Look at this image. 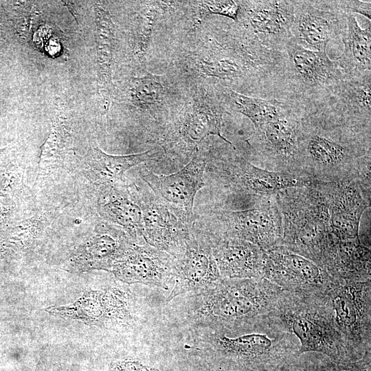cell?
<instances>
[{
  "instance_id": "26",
  "label": "cell",
  "mask_w": 371,
  "mask_h": 371,
  "mask_svg": "<svg viewBox=\"0 0 371 371\" xmlns=\"http://www.w3.org/2000/svg\"><path fill=\"white\" fill-rule=\"evenodd\" d=\"M221 96L225 105L248 117L255 128L278 120L297 107L286 101L248 96L229 88L223 89Z\"/></svg>"
},
{
  "instance_id": "11",
  "label": "cell",
  "mask_w": 371,
  "mask_h": 371,
  "mask_svg": "<svg viewBox=\"0 0 371 371\" xmlns=\"http://www.w3.org/2000/svg\"><path fill=\"white\" fill-rule=\"evenodd\" d=\"M303 110L295 107L277 120L255 128L251 145L273 171L302 175L299 162V133Z\"/></svg>"
},
{
  "instance_id": "25",
  "label": "cell",
  "mask_w": 371,
  "mask_h": 371,
  "mask_svg": "<svg viewBox=\"0 0 371 371\" xmlns=\"http://www.w3.org/2000/svg\"><path fill=\"white\" fill-rule=\"evenodd\" d=\"M157 155L154 150L126 155H112L103 152L95 144H91L87 154V164L95 179L106 188L118 184L129 168L153 159Z\"/></svg>"
},
{
  "instance_id": "22",
  "label": "cell",
  "mask_w": 371,
  "mask_h": 371,
  "mask_svg": "<svg viewBox=\"0 0 371 371\" xmlns=\"http://www.w3.org/2000/svg\"><path fill=\"white\" fill-rule=\"evenodd\" d=\"M95 37L97 54V91L101 106L107 110L113 94L112 80L115 27L105 6L98 1L93 3Z\"/></svg>"
},
{
  "instance_id": "28",
  "label": "cell",
  "mask_w": 371,
  "mask_h": 371,
  "mask_svg": "<svg viewBox=\"0 0 371 371\" xmlns=\"http://www.w3.org/2000/svg\"><path fill=\"white\" fill-rule=\"evenodd\" d=\"M128 93L132 104L144 111L160 107L166 94L161 76L144 70L131 78Z\"/></svg>"
},
{
  "instance_id": "7",
  "label": "cell",
  "mask_w": 371,
  "mask_h": 371,
  "mask_svg": "<svg viewBox=\"0 0 371 371\" xmlns=\"http://www.w3.org/2000/svg\"><path fill=\"white\" fill-rule=\"evenodd\" d=\"M325 297L353 359L371 353V280H341Z\"/></svg>"
},
{
  "instance_id": "14",
  "label": "cell",
  "mask_w": 371,
  "mask_h": 371,
  "mask_svg": "<svg viewBox=\"0 0 371 371\" xmlns=\"http://www.w3.org/2000/svg\"><path fill=\"white\" fill-rule=\"evenodd\" d=\"M174 259L173 286L168 300L187 292L205 291L223 279L207 238L192 223L184 249Z\"/></svg>"
},
{
  "instance_id": "17",
  "label": "cell",
  "mask_w": 371,
  "mask_h": 371,
  "mask_svg": "<svg viewBox=\"0 0 371 371\" xmlns=\"http://www.w3.org/2000/svg\"><path fill=\"white\" fill-rule=\"evenodd\" d=\"M109 271L127 284L155 285L167 289L173 284L175 259L147 243H133Z\"/></svg>"
},
{
  "instance_id": "18",
  "label": "cell",
  "mask_w": 371,
  "mask_h": 371,
  "mask_svg": "<svg viewBox=\"0 0 371 371\" xmlns=\"http://www.w3.org/2000/svg\"><path fill=\"white\" fill-rule=\"evenodd\" d=\"M201 231L210 243L223 278H264L265 251L258 246L242 239L217 236Z\"/></svg>"
},
{
  "instance_id": "9",
  "label": "cell",
  "mask_w": 371,
  "mask_h": 371,
  "mask_svg": "<svg viewBox=\"0 0 371 371\" xmlns=\"http://www.w3.org/2000/svg\"><path fill=\"white\" fill-rule=\"evenodd\" d=\"M263 278L283 291L325 297L341 280L322 266L282 245L265 251Z\"/></svg>"
},
{
  "instance_id": "27",
  "label": "cell",
  "mask_w": 371,
  "mask_h": 371,
  "mask_svg": "<svg viewBox=\"0 0 371 371\" xmlns=\"http://www.w3.org/2000/svg\"><path fill=\"white\" fill-rule=\"evenodd\" d=\"M54 108L52 131L41 149L40 174H46L59 166L71 142V131L66 106L60 99H57Z\"/></svg>"
},
{
  "instance_id": "5",
  "label": "cell",
  "mask_w": 371,
  "mask_h": 371,
  "mask_svg": "<svg viewBox=\"0 0 371 371\" xmlns=\"http://www.w3.org/2000/svg\"><path fill=\"white\" fill-rule=\"evenodd\" d=\"M286 65L282 87L284 101L304 111L322 106L337 86L345 78L337 60L326 52L305 49L292 37L285 45Z\"/></svg>"
},
{
  "instance_id": "13",
  "label": "cell",
  "mask_w": 371,
  "mask_h": 371,
  "mask_svg": "<svg viewBox=\"0 0 371 371\" xmlns=\"http://www.w3.org/2000/svg\"><path fill=\"white\" fill-rule=\"evenodd\" d=\"M295 1H239L238 21L264 47L284 52L293 37Z\"/></svg>"
},
{
  "instance_id": "36",
  "label": "cell",
  "mask_w": 371,
  "mask_h": 371,
  "mask_svg": "<svg viewBox=\"0 0 371 371\" xmlns=\"http://www.w3.org/2000/svg\"><path fill=\"white\" fill-rule=\"evenodd\" d=\"M1 152V150H0V153Z\"/></svg>"
},
{
  "instance_id": "30",
  "label": "cell",
  "mask_w": 371,
  "mask_h": 371,
  "mask_svg": "<svg viewBox=\"0 0 371 371\" xmlns=\"http://www.w3.org/2000/svg\"><path fill=\"white\" fill-rule=\"evenodd\" d=\"M330 362L319 353H296L258 371H328Z\"/></svg>"
},
{
  "instance_id": "33",
  "label": "cell",
  "mask_w": 371,
  "mask_h": 371,
  "mask_svg": "<svg viewBox=\"0 0 371 371\" xmlns=\"http://www.w3.org/2000/svg\"><path fill=\"white\" fill-rule=\"evenodd\" d=\"M109 371H161L137 360L124 359L112 362Z\"/></svg>"
},
{
  "instance_id": "3",
  "label": "cell",
  "mask_w": 371,
  "mask_h": 371,
  "mask_svg": "<svg viewBox=\"0 0 371 371\" xmlns=\"http://www.w3.org/2000/svg\"><path fill=\"white\" fill-rule=\"evenodd\" d=\"M283 290L265 278L225 279L203 291L199 308L212 330L271 315Z\"/></svg>"
},
{
  "instance_id": "6",
  "label": "cell",
  "mask_w": 371,
  "mask_h": 371,
  "mask_svg": "<svg viewBox=\"0 0 371 371\" xmlns=\"http://www.w3.org/2000/svg\"><path fill=\"white\" fill-rule=\"evenodd\" d=\"M193 223L207 234L242 239L264 251L280 245L283 238L282 217L276 195L248 209H214L204 215L203 220L194 218Z\"/></svg>"
},
{
  "instance_id": "16",
  "label": "cell",
  "mask_w": 371,
  "mask_h": 371,
  "mask_svg": "<svg viewBox=\"0 0 371 371\" xmlns=\"http://www.w3.org/2000/svg\"><path fill=\"white\" fill-rule=\"evenodd\" d=\"M45 311L57 317L78 319L100 327L124 325L131 317L128 295L116 288L86 291L73 304L52 306Z\"/></svg>"
},
{
  "instance_id": "23",
  "label": "cell",
  "mask_w": 371,
  "mask_h": 371,
  "mask_svg": "<svg viewBox=\"0 0 371 371\" xmlns=\"http://www.w3.org/2000/svg\"><path fill=\"white\" fill-rule=\"evenodd\" d=\"M344 49L337 60L345 78L371 73V25L361 28L354 14L348 13L346 28L341 36Z\"/></svg>"
},
{
  "instance_id": "1",
  "label": "cell",
  "mask_w": 371,
  "mask_h": 371,
  "mask_svg": "<svg viewBox=\"0 0 371 371\" xmlns=\"http://www.w3.org/2000/svg\"><path fill=\"white\" fill-rule=\"evenodd\" d=\"M298 143L304 177L337 181L370 175V128L344 122L324 108L304 111Z\"/></svg>"
},
{
  "instance_id": "19",
  "label": "cell",
  "mask_w": 371,
  "mask_h": 371,
  "mask_svg": "<svg viewBox=\"0 0 371 371\" xmlns=\"http://www.w3.org/2000/svg\"><path fill=\"white\" fill-rule=\"evenodd\" d=\"M319 108L344 122L371 128V73L344 78Z\"/></svg>"
},
{
  "instance_id": "4",
  "label": "cell",
  "mask_w": 371,
  "mask_h": 371,
  "mask_svg": "<svg viewBox=\"0 0 371 371\" xmlns=\"http://www.w3.org/2000/svg\"><path fill=\"white\" fill-rule=\"evenodd\" d=\"M325 297L283 291L272 315L298 340L299 353H319L335 364L355 361L335 326Z\"/></svg>"
},
{
  "instance_id": "34",
  "label": "cell",
  "mask_w": 371,
  "mask_h": 371,
  "mask_svg": "<svg viewBox=\"0 0 371 371\" xmlns=\"http://www.w3.org/2000/svg\"><path fill=\"white\" fill-rule=\"evenodd\" d=\"M344 10L348 13L360 14L370 21L371 1H339Z\"/></svg>"
},
{
  "instance_id": "8",
  "label": "cell",
  "mask_w": 371,
  "mask_h": 371,
  "mask_svg": "<svg viewBox=\"0 0 371 371\" xmlns=\"http://www.w3.org/2000/svg\"><path fill=\"white\" fill-rule=\"evenodd\" d=\"M205 170L225 194L274 196L289 188L309 185L313 181L258 168L237 155L207 157Z\"/></svg>"
},
{
  "instance_id": "32",
  "label": "cell",
  "mask_w": 371,
  "mask_h": 371,
  "mask_svg": "<svg viewBox=\"0 0 371 371\" xmlns=\"http://www.w3.org/2000/svg\"><path fill=\"white\" fill-rule=\"evenodd\" d=\"M328 371H371V353L349 363L335 364L330 361Z\"/></svg>"
},
{
  "instance_id": "2",
  "label": "cell",
  "mask_w": 371,
  "mask_h": 371,
  "mask_svg": "<svg viewBox=\"0 0 371 371\" xmlns=\"http://www.w3.org/2000/svg\"><path fill=\"white\" fill-rule=\"evenodd\" d=\"M210 355L216 371H258L299 353L296 337L276 316L212 330Z\"/></svg>"
},
{
  "instance_id": "35",
  "label": "cell",
  "mask_w": 371,
  "mask_h": 371,
  "mask_svg": "<svg viewBox=\"0 0 371 371\" xmlns=\"http://www.w3.org/2000/svg\"><path fill=\"white\" fill-rule=\"evenodd\" d=\"M35 371H41V366L40 362H38L37 364Z\"/></svg>"
},
{
  "instance_id": "15",
  "label": "cell",
  "mask_w": 371,
  "mask_h": 371,
  "mask_svg": "<svg viewBox=\"0 0 371 371\" xmlns=\"http://www.w3.org/2000/svg\"><path fill=\"white\" fill-rule=\"evenodd\" d=\"M133 194L142 210L146 243L173 257L178 256L190 238L192 223L177 217L147 185L142 190L135 188Z\"/></svg>"
},
{
  "instance_id": "24",
  "label": "cell",
  "mask_w": 371,
  "mask_h": 371,
  "mask_svg": "<svg viewBox=\"0 0 371 371\" xmlns=\"http://www.w3.org/2000/svg\"><path fill=\"white\" fill-rule=\"evenodd\" d=\"M100 203L101 214L108 221L117 224L126 231L133 240L143 238V220L140 206L137 202L133 192L110 187Z\"/></svg>"
},
{
  "instance_id": "20",
  "label": "cell",
  "mask_w": 371,
  "mask_h": 371,
  "mask_svg": "<svg viewBox=\"0 0 371 371\" xmlns=\"http://www.w3.org/2000/svg\"><path fill=\"white\" fill-rule=\"evenodd\" d=\"M95 229L94 234L71 259L69 264L75 269L109 271L113 262L134 243L122 229L117 227L102 223Z\"/></svg>"
},
{
  "instance_id": "12",
  "label": "cell",
  "mask_w": 371,
  "mask_h": 371,
  "mask_svg": "<svg viewBox=\"0 0 371 371\" xmlns=\"http://www.w3.org/2000/svg\"><path fill=\"white\" fill-rule=\"evenodd\" d=\"M347 14L339 1H295L292 36L305 49L326 52L330 41L343 36Z\"/></svg>"
},
{
  "instance_id": "29",
  "label": "cell",
  "mask_w": 371,
  "mask_h": 371,
  "mask_svg": "<svg viewBox=\"0 0 371 371\" xmlns=\"http://www.w3.org/2000/svg\"><path fill=\"white\" fill-rule=\"evenodd\" d=\"M159 2H148L137 13L131 33L133 58L140 65L145 64L153 29L160 8Z\"/></svg>"
},
{
  "instance_id": "31",
  "label": "cell",
  "mask_w": 371,
  "mask_h": 371,
  "mask_svg": "<svg viewBox=\"0 0 371 371\" xmlns=\"http://www.w3.org/2000/svg\"><path fill=\"white\" fill-rule=\"evenodd\" d=\"M198 3L201 18H205L210 14H218L238 22L239 1H211Z\"/></svg>"
},
{
  "instance_id": "21",
  "label": "cell",
  "mask_w": 371,
  "mask_h": 371,
  "mask_svg": "<svg viewBox=\"0 0 371 371\" xmlns=\"http://www.w3.org/2000/svg\"><path fill=\"white\" fill-rule=\"evenodd\" d=\"M224 111L219 98L211 93L199 94L179 122L175 131L178 139L191 146L214 135L235 149L222 134Z\"/></svg>"
},
{
  "instance_id": "10",
  "label": "cell",
  "mask_w": 371,
  "mask_h": 371,
  "mask_svg": "<svg viewBox=\"0 0 371 371\" xmlns=\"http://www.w3.org/2000/svg\"><path fill=\"white\" fill-rule=\"evenodd\" d=\"M207 155L196 153L177 172L168 175H156L141 169L142 181L177 217L186 224L194 220V202L197 192L205 186L204 175Z\"/></svg>"
}]
</instances>
